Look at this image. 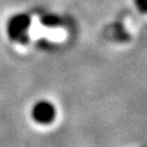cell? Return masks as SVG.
Wrapping results in <instances>:
<instances>
[{
  "instance_id": "6da1fadb",
  "label": "cell",
  "mask_w": 147,
  "mask_h": 147,
  "mask_svg": "<svg viewBox=\"0 0 147 147\" xmlns=\"http://www.w3.org/2000/svg\"><path fill=\"white\" fill-rule=\"evenodd\" d=\"M31 26V19L25 13H18L10 18L7 24V33L12 40L24 42Z\"/></svg>"
},
{
  "instance_id": "7a4b0ae2",
  "label": "cell",
  "mask_w": 147,
  "mask_h": 147,
  "mask_svg": "<svg viewBox=\"0 0 147 147\" xmlns=\"http://www.w3.org/2000/svg\"><path fill=\"white\" fill-rule=\"evenodd\" d=\"M32 117L37 123L47 124L55 119L56 108L53 105V102H50L48 100H38L32 108Z\"/></svg>"
},
{
  "instance_id": "3957f363",
  "label": "cell",
  "mask_w": 147,
  "mask_h": 147,
  "mask_svg": "<svg viewBox=\"0 0 147 147\" xmlns=\"http://www.w3.org/2000/svg\"><path fill=\"white\" fill-rule=\"evenodd\" d=\"M136 9L144 14H147V0H133Z\"/></svg>"
}]
</instances>
